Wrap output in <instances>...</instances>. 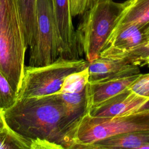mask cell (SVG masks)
Listing matches in <instances>:
<instances>
[{
  "mask_svg": "<svg viewBox=\"0 0 149 149\" xmlns=\"http://www.w3.org/2000/svg\"><path fill=\"white\" fill-rule=\"evenodd\" d=\"M8 126L29 141L48 140L66 149V136L78 120L66 110L58 93L17 99L3 111Z\"/></svg>",
  "mask_w": 149,
  "mask_h": 149,
  "instance_id": "6da1fadb",
  "label": "cell"
},
{
  "mask_svg": "<svg viewBox=\"0 0 149 149\" xmlns=\"http://www.w3.org/2000/svg\"><path fill=\"white\" fill-rule=\"evenodd\" d=\"M140 130H149V107L112 117L93 116L87 111L68 130L66 149H79L107 137Z\"/></svg>",
  "mask_w": 149,
  "mask_h": 149,
  "instance_id": "7a4b0ae2",
  "label": "cell"
},
{
  "mask_svg": "<svg viewBox=\"0 0 149 149\" xmlns=\"http://www.w3.org/2000/svg\"><path fill=\"white\" fill-rule=\"evenodd\" d=\"M27 48L16 0H0V70L17 94Z\"/></svg>",
  "mask_w": 149,
  "mask_h": 149,
  "instance_id": "3957f363",
  "label": "cell"
},
{
  "mask_svg": "<svg viewBox=\"0 0 149 149\" xmlns=\"http://www.w3.org/2000/svg\"><path fill=\"white\" fill-rule=\"evenodd\" d=\"M124 6V2L97 0L81 15L76 30V37L79 55H84L88 62L100 57Z\"/></svg>",
  "mask_w": 149,
  "mask_h": 149,
  "instance_id": "277c9868",
  "label": "cell"
},
{
  "mask_svg": "<svg viewBox=\"0 0 149 149\" xmlns=\"http://www.w3.org/2000/svg\"><path fill=\"white\" fill-rule=\"evenodd\" d=\"M88 63L84 59H68L58 57L54 62L47 65L25 66L17 99L58 93L66 77L86 68Z\"/></svg>",
  "mask_w": 149,
  "mask_h": 149,
  "instance_id": "5b68a950",
  "label": "cell"
},
{
  "mask_svg": "<svg viewBox=\"0 0 149 149\" xmlns=\"http://www.w3.org/2000/svg\"><path fill=\"white\" fill-rule=\"evenodd\" d=\"M37 33L30 47L29 66L48 65L59 56L52 0H37Z\"/></svg>",
  "mask_w": 149,
  "mask_h": 149,
  "instance_id": "8992f818",
  "label": "cell"
},
{
  "mask_svg": "<svg viewBox=\"0 0 149 149\" xmlns=\"http://www.w3.org/2000/svg\"><path fill=\"white\" fill-rule=\"evenodd\" d=\"M56 23L59 56L68 59H79V53L69 0H52Z\"/></svg>",
  "mask_w": 149,
  "mask_h": 149,
  "instance_id": "52a82bcc",
  "label": "cell"
},
{
  "mask_svg": "<svg viewBox=\"0 0 149 149\" xmlns=\"http://www.w3.org/2000/svg\"><path fill=\"white\" fill-rule=\"evenodd\" d=\"M149 107V98L137 95L127 88L119 94L87 110L97 117L117 116Z\"/></svg>",
  "mask_w": 149,
  "mask_h": 149,
  "instance_id": "ba28073f",
  "label": "cell"
},
{
  "mask_svg": "<svg viewBox=\"0 0 149 149\" xmlns=\"http://www.w3.org/2000/svg\"><path fill=\"white\" fill-rule=\"evenodd\" d=\"M143 29L134 24L116 26L108 38L100 56L115 58L120 54L145 42Z\"/></svg>",
  "mask_w": 149,
  "mask_h": 149,
  "instance_id": "9c48e42d",
  "label": "cell"
},
{
  "mask_svg": "<svg viewBox=\"0 0 149 149\" xmlns=\"http://www.w3.org/2000/svg\"><path fill=\"white\" fill-rule=\"evenodd\" d=\"M139 74H125L94 82H88L86 86L87 109L105 101L126 90Z\"/></svg>",
  "mask_w": 149,
  "mask_h": 149,
  "instance_id": "30bf717a",
  "label": "cell"
},
{
  "mask_svg": "<svg viewBox=\"0 0 149 149\" xmlns=\"http://www.w3.org/2000/svg\"><path fill=\"white\" fill-rule=\"evenodd\" d=\"M88 82L125 74L140 73L138 65L126 59H112L100 56L88 63Z\"/></svg>",
  "mask_w": 149,
  "mask_h": 149,
  "instance_id": "8fae6325",
  "label": "cell"
},
{
  "mask_svg": "<svg viewBox=\"0 0 149 149\" xmlns=\"http://www.w3.org/2000/svg\"><path fill=\"white\" fill-rule=\"evenodd\" d=\"M149 148V130L122 133L81 146L79 149Z\"/></svg>",
  "mask_w": 149,
  "mask_h": 149,
  "instance_id": "7c38bea8",
  "label": "cell"
},
{
  "mask_svg": "<svg viewBox=\"0 0 149 149\" xmlns=\"http://www.w3.org/2000/svg\"><path fill=\"white\" fill-rule=\"evenodd\" d=\"M116 26L134 24L143 29L149 24V0H127Z\"/></svg>",
  "mask_w": 149,
  "mask_h": 149,
  "instance_id": "4fadbf2b",
  "label": "cell"
},
{
  "mask_svg": "<svg viewBox=\"0 0 149 149\" xmlns=\"http://www.w3.org/2000/svg\"><path fill=\"white\" fill-rule=\"evenodd\" d=\"M27 47L34 41L37 33V0H16Z\"/></svg>",
  "mask_w": 149,
  "mask_h": 149,
  "instance_id": "5bb4252c",
  "label": "cell"
},
{
  "mask_svg": "<svg viewBox=\"0 0 149 149\" xmlns=\"http://www.w3.org/2000/svg\"><path fill=\"white\" fill-rule=\"evenodd\" d=\"M88 66L80 70L73 72L65 79L59 93H80L84 90L88 82Z\"/></svg>",
  "mask_w": 149,
  "mask_h": 149,
  "instance_id": "9a60e30c",
  "label": "cell"
},
{
  "mask_svg": "<svg viewBox=\"0 0 149 149\" xmlns=\"http://www.w3.org/2000/svg\"><path fill=\"white\" fill-rule=\"evenodd\" d=\"M30 141L8 126L0 133V149H30Z\"/></svg>",
  "mask_w": 149,
  "mask_h": 149,
  "instance_id": "2e32d148",
  "label": "cell"
},
{
  "mask_svg": "<svg viewBox=\"0 0 149 149\" xmlns=\"http://www.w3.org/2000/svg\"><path fill=\"white\" fill-rule=\"evenodd\" d=\"M17 100V93L0 70V109L5 111L12 107Z\"/></svg>",
  "mask_w": 149,
  "mask_h": 149,
  "instance_id": "e0dca14e",
  "label": "cell"
},
{
  "mask_svg": "<svg viewBox=\"0 0 149 149\" xmlns=\"http://www.w3.org/2000/svg\"><path fill=\"white\" fill-rule=\"evenodd\" d=\"M149 55V40L142 44L123 52L113 59H126L133 63L138 59Z\"/></svg>",
  "mask_w": 149,
  "mask_h": 149,
  "instance_id": "ac0fdd59",
  "label": "cell"
},
{
  "mask_svg": "<svg viewBox=\"0 0 149 149\" xmlns=\"http://www.w3.org/2000/svg\"><path fill=\"white\" fill-rule=\"evenodd\" d=\"M127 88L137 95L149 98V73H140Z\"/></svg>",
  "mask_w": 149,
  "mask_h": 149,
  "instance_id": "d6986e66",
  "label": "cell"
},
{
  "mask_svg": "<svg viewBox=\"0 0 149 149\" xmlns=\"http://www.w3.org/2000/svg\"><path fill=\"white\" fill-rule=\"evenodd\" d=\"M97 0H69L72 17L82 15L91 8Z\"/></svg>",
  "mask_w": 149,
  "mask_h": 149,
  "instance_id": "ffe728a7",
  "label": "cell"
},
{
  "mask_svg": "<svg viewBox=\"0 0 149 149\" xmlns=\"http://www.w3.org/2000/svg\"><path fill=\"white\" fill-rule=\"evenodd\" d=\"M30 149H62L59 146L48 140L36 139L30 141Z\"/></svg>",
  "mask_w": 149,
  "mask_h": 149,
  "instance_id": "44dd1931",
  "label": "cell"
},
{
  "mask_svg": "<svg viewBox=\"0 0 149 149\" xmlns=\"http://www.w3.org/2000/svg\"><path fill=\"white\" fill-rule=\"evenodd\" d=\"M7 126L8 125L5 120L3 111L0 109V133L3 131Z\"/></svg>",
  "mask_w": 149,
  "mask_h": 149,
  "instance_id": "7402d4cb",
  "label": "cell"
},
{
  "mask_svg": "<svg viewBox=\"0 0 149 149\" xmlns=\"http://www.w3.org/2000/svg\"><path fill=\"white\" fill-rule=\"evenodd\" d=\"M134 64L139 66H144V65H147L148 66H149V55L142 58L141 59H139L138 60H137Z\"/></svg>",
  "mask_w": 149,
  "mask_h": 149,
  "instance_id": "603a6c76",
  "label": "cell"
},
{
  "mask_svg": "<svg viewBox=\"0 0 149 149\" xmlns=\"http://www.w3.org/2000/svg\"><path fill=\"white\" fill-rule=\"evenodd\" d=\"M143 31L147 41L148 40H149V24L143 27Z\"/></svg>",
  "mask_w": 149,
  "mask_h": 149,
  "instance_id": "cb8c5ba5",
  "label": "cell"
}]
</instances>
